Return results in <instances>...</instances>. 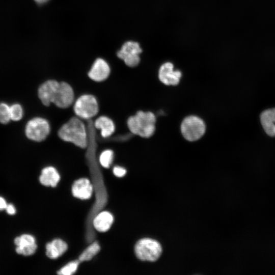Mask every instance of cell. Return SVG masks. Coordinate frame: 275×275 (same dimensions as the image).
I'll list each match as a JSON object with an SVG mask.
<instances>
[{
	"label": "cell",
	"mask_w": 275,
	"mask_h": 275,
	"mask_svg": "<svg viewBox=\"0 0 275 275\" xmlns=\"http://www.w3.org/2000/svg\"><path fill=\"white\" fill-rule=\"evenodd\" d=\"M58 135L62 140L84 148L87 146V135L84 123L77 117L71 118L59 130Z\"/></svg>",
	"instance_id": "cell-1"
},
{
	"label": "cell",
	"mask_w": 275,
	"mask_h": 275,
	"mask_svg": "<svg viewBox=\"0 0 275 275\" xmlns=\"http://www.w3.org/2000/svg\"><path fill=\"white\" fill-rule=\"evenodd\" d=\"M156 118L151 112L139 111L127 120V126L133 134L148 138L151 136L155 130Z\"/></svg>",
	"instance_id": "cell-2"
},
{
	"label": "cell",
	"mask_w": 275,
	"mask_h": 275,
	"mask_svg": "<svg viewBox=\"0 0 275 275\" xmlns=\"http://www.w3.org/2000/svg\"><path fill=\"white\" fill-rule=\"evenodd\" d=\"M180 129L183 136L186 140L193 142L199 140L204 135L206 125L200 117L189 116L182 121Z\"/></svg>",
	"instance_id": "cell-3"
},
{
	"label": "cell",
	"mask_w": 275,
	"mask_h": 275,
	"mask_svg": "<svg viewBox=\"0 0 275 275\" xmlns=\"http://www.w3.org/2000/svg\"><path fill=\"white\" fill-rule=\"evenodd\" d=\"M162 252L160 244L151 238H143L136 243L135 253L137 257L142 261H155Z\"/></svg>",
	"instance_id": "cell-4"
},
{
	"label": "cell",
	"mask_w": 275,
	"mask_h": 275,
	"mask_svg": "<svg viewBox=\"0 0 275 275\" xmlns=\"http://www.w3.org/2000/svg\"><path fill=\"white\" fill-rule=\"evenodd\" d=\"M49 122L45 119L37 117L30 119L25 126V134L30 140L35 142L44 141L50 132Z\"/></svg>",
	"instance_id": "cell-5"
},
{
	"label": "cell",
	"mask_w": 275,
	"mask_h": 275,
	"mask_svg": "<svg viewBox=\"0 0 275 275\" xmlns=\"http://www.w3.org/2000/svg\"><path fill=\"white\" fill-rule=\"evenodd\" d=\"M74 111L77 117L84 119H90L98 112V105L95 97L91 95H83L75 102Z\"/></svg>",
	"instance_id": "cell-6"
},
{
	"label": "cell",
	"mask_w": 275,
	"mask_h": 275,
	"mask_svg": "<svg viewBox=\"0 0 275 275\" xmlns=\"http://www.w3.org/2000/svg\"><path fill=\"white\" fill-rule=\"evenodd\" d=\"M142 52V49L138 42L128 41L118 51L117 56L123 60L126 65L134 67L140 63L139 54Z\"/></svg>",
	"instance_id": "cell-7"
},
{
	"label": "cell",
	"mask_w": 275,
	"mask_h": 275,
	"mask_svg": "<svg viewBox=\"0 0 275 275\" xmlns=\"http://www.w3.org/2000/svg\"><path fill=\"white\" fill-rule=\"evenodd\" d=\"M74 97V92L71 86L66 82H61L59 84L52 103L60 108H67L72 104Z\"/></svg>",
	"instance_id": "cell-8"
},
{
	"label": "cell",
	"mask_w": 275,
	"mask_h": 275,
	"mask_svg": "<svg viewBox=\"0 0 275 275\" xmlns=\"http://www.w3.org/2000/svg\"><path fill=\"white\" fill-rule=\"evenodd\" d=\"M182 73L179 70H174V65L171 62L163 63L158 71L160 81L167 86H176L179 83Z\"/></svg>",
	"instance_id": "cell-9"
},
{
	"label": "cell",
	"mask_w": 275,
	"mask_h": 275,
	"mask_svg": "<svg viewBox=\"0 0 275 275\" xmlns=\"http://www.w3.org/2000/svg\"><path fill=\"white\" fill-rule=\"evenodd\" d=\"M59 84L55 80H48L39 87L38 95L44 105L48 106L53 102Z\"/></svg>",
	"instance_id": "cell-10"
},
{
	"label": "cell",
	"mask_w": 275,
	"mask_h": 275,
	"mask_svg": "<svg viewBox=\"0 0 275 275\" xmlns=\"http://www.w3.org/2000/svg\"><path fill=\"white\" fill-rule=\"evenodd\" d=\"M110 73L108 64L102 59H97L88 73L89 77L94 81H102L106 79Z\"/></svg>",
	"instance_id": "cell-11"
},
{
	"label": "cell",
	"mask_w": 275,
	"mask_h": 275,
	"mask_svg": "<svg viewBox=\"0 0 275 275\" xmlns=\"http://www.w3.org/2000/svg\"><path fill=\"white\" fill-rule=\"evenodd\" d=\"M93 191L92 185L87 178L79 179L73 183L72 187L73 195L80 199H87L91 197Z\"/></svg>",
	"instance_id": "cell-12"
},
{
	"label": "cell",
	"mask_w": 275,
	"mask_h": 275,
	"mask_svg": "<svg viewBox=\"0 0 275 275\" xmlns=\"http://www.w3.org/2000/svg\"><path fill=\"white\" fill-rule=\"evenodd\" d=\"M260 121L265 132L270 136H275V108L263 111Z\"/></svg>",
	"instance_id": "cell-13"
},
{
	"label": "cell",
	"mask_w": 275,
	"mask_h": 275,
	"mask_svg": "<svg viewBox=\"0 0 275 275\" xmlns=\"http://www.w3.org/2000/svg\"><path fill=\"white\" fill-rule=\"evenodd\" d=\"M60 176L57 170L53 167L44 168L39 177L40 183L43 185L56 187L59 182Z\"/></svg>",
	"instance_id": "cell-14"
},
{
	"label": "cell",
	"mask_w": 275,
	"mask_h": 275,
	"mask_svg": "<svg viewBox=\"0 0 275 275\" xmlns=\"http://www.w3.org/2000/svg\"><path fill=\"white\" fill-rule=\"evenodd\" d=\"M46 255L51 259H56L64 254L67 249V245L60 239L53 240L46 245Z\"/></svg>",
	"instance_id": "cell-15"
},
{
	"label": "cell",
	"mask_w": 275,
	"mask_h": 275,
	"mask_svg": "<svg viewBox=\"0 0 275 275\" xmlns=\"http://www.w3.org/2000/svg\"><path fill=\"white\" fill-rule=\"evenodd\" d=\"M95 127L101 131L103 138L111 135L115 129V124L112 119L106 116H100L95 121Z\"/></svg>",
	"instance_id": "cell-16"
},
{
	"label": "cell",
	"mask_w": 275,
	"mask_h": 275,
	"mask_svg": "<svg viewBox=\"0 0 275 275\" xmlns=\"http://www.w3.org/2000/svg\"><path fill=\"white\" fill-rule=\"evenodd\" d=\"M113 220V216L109 212L103 211L96 216L93 224L97 231L105 232L110 228Z\"/></svg>",
	"instance_id": "cell-17"
},
{
	"label": "cell",
	"mask_w": 275,
	"mask_h": 275,
	"mask_svg": "<svg viewBox=\"0 0 275 275\" xmlns=\"http://www.w3.org/2000/svg\"><path fill=\"white\" fill-rule=\"evenodd\" d=\"M100 251V246L97 242H94L88 246L79 257L80 262L91 260Z\"/></svg>",
	"instance_id": "cell-18"
},
{
	"label": "cell",
	"mask_w": 275,
	"mask_h": 275,
	"mask_svg": "<svg viewBox=\"0 0 275 275\" xmlns=\"http://www.w3.org/2000/svg\"><path fill=\"white\" fill-rule=\"evenodd\" d=\"M11 120L18 121L23 117V110L21 104L14 103L10 106Z\"/></svg>",
	"instance_id": "cell-19"
},
{
	"label": "cell",
	"mask_w": 275,
	"mask_h": 275,
	"mask_svg": "<svg viewBox=\"0 0 275 275\" xmlns=\"http://www.w3.org/2000/svg\"><path fill=\"white\" fill-rule=\"evenodd\" d=\"M114 158L113 151L110 149L103 151L99 157L100 164L104 168H109Z\"/></svg>",
	"instance_id": "cell-20"
},
{
	"label": "cell",
	"mask_w": 275,
	"mask_h": 275,
	"mask_svg": "<svg viewBox=\"0 0 275 275\" xmlns=\"http://www.w3.org/2000/svg\"><path fill=\"white\" fill-rule=\"evenodd\" d=\"M17 246H24L36 243L35 238L30 234H23L14 239Z\"/></svg>",
	"instance_id": "cell-21"
},
{
	"label": "cell",
	"mask_w": 275,
	"mask_h": 275,
	"mask_svg": "<svg viewBox=\"0 0 275 275\" xmlns=\"http://www.w3.org/2000/svg\"><path fill=\"white\" fill-rule=\"evenodd\" d=\"M10 121V105L5 102H0V123L6 124Z\"/></svg>",
	"instance_id": "cell-22"
},
{
	"label": "cell",
	"mask_w": 275,
	"mask_h": 275,
	"mask_svg": "<svg viewBox=\"0 0 275 275\" xmlns=\"http://www.w3.org/2000/svg\"><path fill=\"white\" fill-rule=\"evenodd\" d=\"M79 261L77 260L71 262L61 268L58 272L59 274L71 275L77 270Z\"/></svg>",
	"instance_id": "cell-23"
},
{
	"label": "cell",
	"mask_w": 275,
	"mask_h": 275,
	"mask_svg": "<svg viewBox=\"0 0 275 275\" xmlns=\"http://www.w3.org/2000/svg\"><path fill=\"white\" fill-rule=\"evenodd\" d=\"M37 248L36 243L24 246H17L16 252L24 256H30L35 253Z\"/></svg>",
	"instance_id": "cell-24"
},
{
	"label": "cell",
	"mask_w": 275,
	"mask_h": 275,
	"mask_svg": "<svg viewBox=\"0 0 275 275\" xmlns=\"http://www.w3.org/2000/svg\"><path fill=\"white\" fill-rule=\"evenodd\" d=\"M113 173L116 176L122 177L125 175L126 171L122 167L116 166L113 169Z\"/></svg>",
	"instance_id": "cell-25"
},
{
	"label": "cell",
	"mask_w": 275,
	"mask_h": 275,
	"mask_svg": "<svg viewBox=\"0 0 275 275\" xmlns=\"http://www.w3.org/2000/svg\"><path fill=\"white\" fill-rule=\"evenodd\" d=\"M7 212L11 215L14 214L16 213V210L14 206L12 204H8L6 208Z\"/></svg>",
	"instance_id": "cell-26"
},
{
	"label": "cell",
	"mask_w": 275,
	"mask_h": 275,
	"mask_svg": "<svg viewBox=\"0 0 275 275\" xmlns=\"http://www.w3.org/2000/svg\"><path fill=\"white\" fill-rule=\"evenodd\" d=\"M7 205V204L5 200L0 197V210L6 209Z\"/></svg>",
	"instance_id": "cell-27"
},
{
	"label": "cell",
	"mask_w": 275,
	"mask_h": 275,
	"mask_svg": "<svg viewBox=\"0 0 275 275\" xmlns=\"http://www.w3.org/2000/svg\"><path fill=\"white\" fill-rule=\"evenodd\" d=\"M49 0H35V1L39 4H44L45 3H46L47 2H48Z\"/></svg>",
	"instance_id": "cell-28"
}]
</instances>
